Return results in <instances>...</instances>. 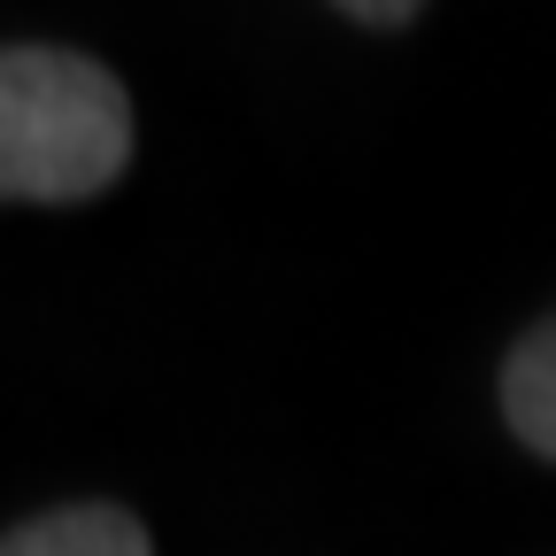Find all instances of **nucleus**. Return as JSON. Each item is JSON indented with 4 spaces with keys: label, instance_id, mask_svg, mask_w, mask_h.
I'll use <instances>...</instances> for the list:
<instances>
[{
    "label": "nucleus",
    "instance_id": "1",
    "mask_svg": "<svg viewBox=\"0 0 556 556\" xmlns=\"http://www.w3.org/2000/svg\"><path fill=\"white\" fill-rule=\"evenodd\" d=\"M131 170V93L78 47H0V201L70 208Z\"/></svg>",
    "mask_w": 556,
    "mask_h": 556
},
{
    "label": "nucleus",
    "instance_id": "2",
    "mask_svg": "<svg viewBox=\"0 0 556 556\" xmlns=\"http://www.w3.org/2000/svg\"><path fill=\"white\" fill-rule=\"evenodd\" d=\"M0 556H155V541L124 503H54L0 533Z\"/></svg>",
    "mask_w": 556,
    "mask_h": 556
},
{
    "label": "nucleus",
    "instance_id": "3",
    "mask_svg": "<svg viewBox=\"0 0 556 556\" xmlns=\"http://www.w3.org/2000/svg\"><path fill=\"white\" fill-rule=\"evenodd\" d=\"M503 417L541 464H556V317H541L503 356Z\"/></svg>",
    "mask_w": 556,
    "mask_h": 556
},
{
    "label": "nucleus",
    "instance_id": "4",
    "mask_svg": "<svg viewBox=\"0 0 556 556\" xmlns=\"http://www.w3.org/2000/svg\"><path fill=\"white\" fill-rule=\"evenodd\" d=\"M348 24H371V31H402V24H417V9H409V0H356V9H348Z\"/></svg>",
    "mask_w": 556,
    "mask_h": 556
}]
</instances>
